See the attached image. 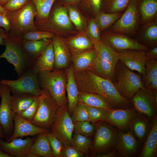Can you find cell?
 I'll return each mask as SVG.
<instances>
[{
    "instance_id": "obj_1",
    "label": "cell",
    "mask_w": 157,
    "mask_h": 157,
    "mask_svg": "<svg viewBox=\"0 0 157 157\" xmlns=\"http://www.w3.org/2000/svg\"><path fill=\"white\" fill-rule=\"evenodd\" d=\"M79 91L100 95L106 98L112 108L125 109L132 107L130 101L119 93L114 84L88 69L74 72Z\"/></svg>"
},
{
    "instance_id": "obj_2",
    "label": "cell",
    "mask_w": 157,
    "mask_h": 157,
    "mask_svg": "<svg viewBox=\"0 0 157 157\" xmlns=\"http://www.w3.org/2000/svg\"><path fill=\"white\" fill-rule=\"evenodd\" d=\"M35 24L38 30L65 38L79 32L70 21L65 6L57 0L54 2L47 18Z\"/></svg>"
},
{
    "instance_id": "obj_3",
    "label": "cell",
    "mask_w": 157,
    "mask_h": 157,
    "mask_svg": "<svg viewBox=\"0 0 157 157\" xmlns=\"http://www.w3.org/2000/svg\"><path fill=\"white\" fill-rule=\"evenodd\" d=\"M4 40L5 49L0 55V58H4L13 65L18 77L34 65L35 60L30 58L23 49L20 37L10 31Z\"/></svg>"
},
{
    "instance_id": "obj_4",
    "label": "cell",
    "mask_w": 157,
    "mask_h": 157,
    "mask_svg": "<svg viewBox=\"0 0 157 157\" xmlns=\"http://www.w3.org/2000/svg\"><path fill=\"white\" fill-rule=\"evenodd\" d=\"M38 79L42 89L46 90L60 107L67 104L66 86L67 75L65 69H54L40 72Z\"/></svg>"
},
{
    "instance_id": "obj_5",
    "label": "cell",
    "mask_w": 157,
    "mask_h": 157,
    "mask_svg": "<svg viewBox=\"0 0 157 157\" xmlns=\"http://www.w3.org/2000/svg\"><path fill=\"white\" fill-rule=\"evenodd\" d=\"M115 76L116 88L122 96L129 101L144 87L141 74L133 72L119 60L115 66Z\"/></svg>"
},
{
    "instance_id": "obj_6",
    "label": "cell",
    "mask_w": 157,
    "mask_h": 157,
    "mask_svg": "<svg viewBox=\"0 0 157 157\" xmlns=\"http://www.w3.org/2000/svg\"><path fill=\"white\" fill-rule=\"evenodd\" d=\"M37 10L31 0L21 9L15 12H9L7 15L10 24V31L20 37L24 33L38 30L35 20Z\"/></svg>"
},
{
    "instance_id": "obj_7",
    "label": "cell",
    "mask_w": 157,
    "mask_h": 157,
    "mask_svg": "<svg viewBox=\"0 0 157 157\" xmlns=\"http://www.w3.org/2000/svg\"><path fill=\"white\" fill-rule=\"evenodd\" d=\"M38 73L34 65L17 79H3L0 83L7 86L13 94H26L39 96L42 89L38 81Z\"/></svg>"
},
{
    "instance_id": "obj_8",
    "label": "cell",
    "mask_w": 157,
    "mask_h": 157,
    "mask_svg": "<svg viewBox=\"0 0 157 157\" xmlns=\"http://www.w3.org/2000/svg\"><path fill=\"white\" fill-rule=\"evenodd\" d=\"M42 89L38 108L31 122L37 126L50 131L59 106L46 90Z\"/></svg>"
},
{
    "instance_id": "obj_9",
    "label": "cell",
    "mask_w": 157,
    "mask_h": 157,
    "mask_svg": "<svg viewBox=\"0 0 157 157\" xmlns=\"http://www.w3.org/2000/svg\"><path fill=\"white\" fill-rule=\"evenodd\" d=\"M140 24V17L137 8V0H130L120 17L108 30L130 37L135 35Z\"/></svg>"
},
{
    "instance_id": "obj_10",
    "label": "cell",
    "mask_w": 157,
    "mask_h": 157,
    "mask_svg": "<svg viewBox=\"0 0 157 157\" xmlns=\"http://www.w3.org/2000/svg\"><path fill=\"white\" fill-rule=\"evenodd\" d=\"M91 146L94 153H105L114 148L118 130L104 121L97 123Z\"/></svg>"
},
{
    "instance_id": "obj_11",
    "label": "cell",
    "mask_w": 157,
    "mask_h": 157,
    "mask_svg": "<svg viewBox=\"0 0 157 157\" xmlns=\"http://www.w3.org/2000/svg\"><path fill=\"white\" fill-rule=\"evenodd\" d=\"M74 123L68 110V104L59 107L50 131L62 142L64 146L72 145Z\"/></svg>"
},
{
    "instance_id": "obj_12",
    "label": "cell",
    "mask_w": 157,
    "mask_h": 157,
    "mask_svg": "<svg viewBox=\"0 0 157 157\" xmlns=\"http://www.w3.org/2000/svg\"><path fill=\"white\" fill-rule=\"evenodd\" d=\"M138 113L150 119L156 115L157 101L153 91L147 87L140 88L130 100Z\"/></svg>"
},
{
    "instance_id": "obj_13",
    "label": "cell",
    "mask_w": 157,
    "mask_h": 157,
    "mask_svg": "<svg viewBox=\"0 0 157 157\" xmlns=\"http://www.w3.org/2000/svg\"><path fill=\"white\" fill-rule=\"evenodd\" d=\"M10 96L8 87L0 83V126L3 129L6 141L12 135L14 128L13 118L15 113L10 107Z\"/></svg>"
},
{
    "instance_id": "obj_14",
    "label": "cell",
    "mask_w": 157,
    "mask_h": 157,
    "mask_svg": "<svg viewBox=\"0 0 157 157\" xmlns=\"http://www.w3.org/2000/svg\"><path fill=\"white\" fill-rule=\"evenodd\" d=\"M101 36L118 52L129 49L147 51L150 49L136 40L123 33L113 32L106 30L101 32Z\"/></svg>"
},
{
    "instance_id": "obj_15",
    "label": "cell",
    "mask_w": 157,
    "mask_h": 157,
    "mask_svg": "<svg viewBox=\"0 0 157 157\" xmlns=\"http://www.w3.org/2000/svg\"><path fill=\"white\" fill-rule=\"evenodd\" d=\"M140 144L131 131L118 129L115 148L120 156L130 157L137 156L140 151Z\"/></svg>"
},
{
    "instance_id": "obj_16",
    "label": "cell",
    "mask_w": 157,
    "mask_h": 157,
    "mask_svg": "<svg viewBox=\"0 0 157 157\" xmlns=\"http://www.w3.org/2000/svg\"><path fill=\"white\" fill-rule=\"evenodd\" d=\"M146 51L136 49L120 51L118 52L119 60L131 70L138 72L143 78L145 75V65L148 60Z\"/></svg>"
},
{
    "instance_id": "obj_17",
    "label": "cell",
    "mask_w": 157,
    "mask_h": 157,
    "mask_svg": "<svg viewBox=\"0 0 157 157\" xmlns=\"http://www.w3.org/2000/svg\"><path fill=\"white\" fill-rule=\"evenodd\" d=\"M138 113L132 106L125 109L112 108L108 110L104 122L122 131H128Z\"/></svg>"
},
{
    "instance_id": "obj_18",
    "label": "cell",
    "mask_w": 157,
    "mask_h": 157,
    "mask_svg": "<svg viewBox=\"0 0 157 157\" xmlns=\"http://www.w3.org/2000/svg\"><path fill=\"white\" fill-rule=\"evenodd\" d=\"M36 137L24 139L17 138L9 142L0 138V148L12 157H26Z\"/></svg>"
},
{
    "instance_id": "obj_19",
    "label": "cell",
    "mask_w": 157,
    "mask_h": 157,
    "mask_svg": "<svg viewBox=\"0 0 157 157\" xmlns=\"http://www.w3.org/2000/svg\"><path fill=\"white\" fill-rule=\"evenodd\" d=\"M55 58V69H65L71 62L72 54L65 38L55 35L52 39Z\"/></svg>"
},
{
    "instance_id": "obj_20",
    "label": "cell",
    "mask_w": 157,
    "mask_h": 157,
    "mask_svg": "<svg viewBox=\"0 0 157 157\" xmlns=\"http://www.w3.org/2000/svg\"><path fill=\"white\" fill-rule=\"evenodd\" d=\"M13 121V132L12 135L6 141L8 142L19 137L35 136L50 131L35 126L31 122L24 119L16 113H15Z\"/></svg>"
},
{
    "instance_id": "obj_21",
    "label": "cell",
    "mask_w": 157,
    "mask_h": 157,
    "mask_svg": "<svg viewBox=\"0 0 157 157\" xmlns=\"http://www.w3.org/2000/svg\"><path fill=\"white\" fill-rule=\"evenodd\" d=\"M135 35L137 41L148 48L157 46V19L141 24Z\"/></svg>"
},
{
    "instance_id": "obj_22",
    "label": "cell",
    "mask_w": 157,
    "mask_h": 157,
    "mask_svg": "<svg viewBox=\"0 0 157 157\" xmlns=\"http://www.w3.org/2000/svg\"><path fill=\"white\" fill-rule=\"evenodd\" d=\"M66 69L67 79L66 89L68 110L71 115L78 103L79 90L75 79L74 71L72 65Z\"/></svg>"
},
{
    "instance_id": "obj_23",
    "label": "cell",
    "mask_w": 157,
    "mask_h": 157,
    "mask_svg": "<svg viewBox=\"0 0 157 157\" xmlns=\"http://www.w3.org/2000/svg\"><path fill=\"white\" fill-rule=\"evenodd\" d=\"M142 150L139 155L140 157H155L157 152V117L152 118L150 130L143 143Z\"/></svg>"
},
{
    "instance_id": "obj_24",
    "label": "cell",
    "mask_w": 157,
    "mask_h": 157,
    "mask_svg": "<svg viewBox=\"0 0 157 157\" xmlns=\"http://www.w3.org/2000/svg\"><path fill=\"white\" fill-rule=\"evenodd\" d=\"M150 119L138 114L131 122L129 129L140 144L143 143L151 128Z\"/></svg>"
},
{
    "instance_id": "obj_25",
    "label": "cell",
    "mask_w": 157,
    "mask_h": 157,
    "mask_svg": "<svg viewBox=\"0 0 157 157\" xmlns=\"http://www.w3.org/2000/svg\"><path fill=\"white\" fill-rule=\"evenodd\" d=\"M92 41L96 56L115 66L119 60V52L110 46L101 37L98 41Z\"/></svg>"
},
{
    "instance_id": "obj_26",
    "label": "cell",
    "mask_w": 157,
    "mask_h": 157,
    "mask_svg": "<svg viewBox=\"0 0 157 157\" xmlns=\"http://www.w3.org/2000/svg\"><path fill=\"white\" fill-rule=\"evenodd\" d=\"M65 38L72 55L94 48L92 40L84 32H79L74 35Z\"/></svg>"
},
{
    "instance_id": "obj_27",
    "label": "cell",
    "mask_w": 157,
    "mask_h": 157,
    "mask_svg": "<svg viewBox=\"0 0 157 157\" xmlns=\"http://www.w3.org/2000/svg\"><path fill=\"white\" fill-rule=\"evenodd\" d=\"M115 66L96 55L92 63L87 69L109 80L114 84L115 81Z\"/></svg>"
},
{
    "instance_id": "obj_28",
    "label": "cell",
    "mask_w": 157,
    "mask_h": 157,
    "mask_svg": "<svg viewBox=\"0 0 157 157\" xmlns=\"http://www.w3.org/2000/svg\"><path fill=\"white\" fill-rule=\"evenodd\" d=\"M78 102L87 106L109 110L112 108L108 101L103 96L95 93L79 91Z\"/></svg>"
},
{
    "instance_id": "obj_29",
    "label": "cell",
    "mask_w": 157,
    "mask_h": 157,
    "mask_svg": "<svg viewBox=\"0 0 157 157\" xmlns=\"http://www.w3.org/2000/svg\"><path fill=\"white\" fill-rule=\"evenodd\" d=\"M55 58L51 41L35 60L34 66L38 72L54 69Z\"/></svg>"
},
{
    "instance_id": "obj_30",
    "label": "cell",
    "mask_w": 157,
    "mask_h": 157,
    "mask_svg": "<svg viewBox=\"0 0 157 157\" xmlns=\"http://www.w3.org/2000/svg\"><path fill=\"white\" fill-rule=\"evenodd\" d=\"M95 56L94 48L72 55L71 62L74 72L88 69Z\"/></svg>"
},
{
    "instance_id": "obj_31",
    "label": "cell",
    "mask_w": 157,
    "mask_h": 157,
    "mask_svg": "<svg viewBox=\"0 0 157 157\" xmlns=\"http://www.w3.org/2000/svg\"><path fill=\"white\" fill-rule=\"evenodd\" d=\"M141 24L157 19V0H137Z\"/></svg>"
},
{
    "instance_id": "obj_32",
    "label": "cell",
    "mask_w": 157,
    "mask_h": 157,
    "mask_svg": "<svg viewBox=\"0 0 157 157\" xmlns=\"http://www.w3.org/2000/svg\"><path fill=\"white\" fill-rule=\"evenodd\" d=\"M47 133H41L37 135L28 152L34 154L38 157H54L47 138Z\"/></svg>"
},
{
    "instance_id": "obj_33",
    "label": "cell",
    "mask_w": 157,
    "mask_h": 157,
    "mask_svg": "<svg viewBox=\"0 0 157 157\" xmlns=\"http://www.w3.org/2000/svg\"><path fill=\"white\" fill-rule=\"evenodd\" d=\"M51 39L41 40H25L21 39L22 47L28 55L35 60L46 49Z\"/></svg>"
},
{
    "instance_id": "obj_34",
    "label": "cell",
    "mask_w": 157,
    "mask_h": 157,
    "mask_svg": "<svg viewBox=\"0 0 157 157\" xmlns=\"http://www.w3.org/2000/svg\"><path fill=\"white\" fill-rule=\"evenodd\" d=\"M65 6L67 8L69 18L76 29L78 32H84L88 21L81 13V10L77 4Z\"/></svg>"
},
{
    "instance_id": "obj_35",
    "label": "cell",
    "mask_w": 157,
    "mask_h": 157,
    "mask_svg": "<svg viewBox=\"0 0 157 157\" xmlns=\"http://www.w3.org/2000/svg\"><path fill=\"white\" fill-rule=\"evenodd\" d=\"M38 97L26 94H13L10 97V107L18 113L28 108Z\"/></svg>"
},
{
    "instance_id": "obj_36",
    "label": "cell",
    "mask_w": 157,
    "mask_h": 157,
    "mask_svg": "<svg viewBox=\"0 0 157 157\" xmlns=\"http://www.w3.org/2000/svg\"><path fill=\"white\" fill-rule=\"evenodd\" d=\"M122 13H107L101 10L94 17L101 32L108 29L119 19Z\"/></svg>"
},
{
    "instance_id": "obj_37",
    "label": "cell",
    "mask_w": 157,
    "mask_h": 157,
    "mask_svg": "<svg viewBox=\"0 0 157 157\" xmlns=\"http://www.w3.org/2000/svg\"><path fill=\"white\" fill-rule=\"evenodd\" d=\"M35 4L37 15L35 22L42 21L47 18L55 0H31Z\"/></svg>"
},
{
    "instance_id": "obj_38",
    "label": "cell",
    "mask_w": 157,
    "mask_h": 157,
    "mask_svg": "<svg viewBox=\"0 0 157 157\" xmlns=\"http://www.w3.org/2000/svg\"><path fill=\"white\" fill-rule=\"evenodd\" d=\"M130 0H102L101 10L105 13L123 12Z\"/></svg>"
},
{
    "instance_id": "obj_39",
    "label": "cell",
    "mask_w": 157,
    "mask_h": 157,
    "mask_svg": "<svg viewBox=\"0 0 157 157\" xmlns=\"http://www.w3.org/2000/svg\"><path fill=\"white\" fill-rule=\"evenodd\" d=\"M92 143L91 138L76 133L72 136V145L84 154L88 152Z\"/></svg>"
},
{
    "instance_id": "obj_40",
    "label": "cell",
    "mask_w": 157,
    "mask_h": 157,
    "mask_svg": "<svg viewBox=\"0 0 157 157\" xmlns=\"http://www.w3.org/2000/svg\"><path fill=\"white\" fill-rule=\"evenodd\" d=\"M96 128L95 125L89 121L76 122L74 123L73 132L91 138L94 135Z\"/></svg>"
},
{
    "instance_id": "obj_41",
    "label": "cell",
    "mask_w": 157,
    "mask_h": 157,
    "mask_svg": "<svg viewBox=\"0 0 157 157\" xmlns=\"http://www.w3.org/2000/svg\"><path fill=\"white\" fill-rule=\"evenodd\" d=\"M102 0H80L77 4L82 11L90 13L93 17L101 10Z\"/></svg>"
},
{
    "instance_id": "obj_42",
    "label": "cell",
    "mask_w": 157,
    "mask_h": 157,
    "mask_svg": "<svg viewBox=\"0 0 157 157\" xmlns=\"http://www.w3.org/2000/svg\"><path fill=\"white\" fill-rule=\"evenodd\" d=\"M157 76V60L149 59L145 65V75L142 79L144 87H147L151 81Z\"/></svg>"
},
{
    "instance_id": "obj_43",
    "label": "cell",
    "mask_w": 157,
    "mask_h": 157,
    "mask_svg": "<svg viewBox=\"0 0 157 157\" xmlns=\"http://www.w3.org/2000/svg\"><path fill=\"white\" fill-rule=\"evenodd\" d=\"M71 118L74 122L89 121V119L87 106L78 102L72 114Z\"/></svg>"
},
{
    "instance_id": "obj_44",
    "label": "cell",
    "mask_w": 157,
    "mask_h": 157,
    "mask_svg": "<svg viewBox=\"0 0 157 157\" xmlns=\"http://www.w3.org/2000/svg\"><path fill=\"white\" fill-rule=\"evenodd\" d=\"M53 34L45 31L38 30L26 32L21 36L22 40H41L51 39L54 36Z\"/></svg>"
},
{
    "instance_id": "obj_45",
    "label": "cell",
    "mask_w": 157,
    "mask_h": 157,
    "mask_svg": "<svg viewBox=\"0 0 157 157\" xmlns=\"http://www.w3.org/2000/svg\"><path fill=\"white\" fill-rule=\"evenodd\" d=\"M89 121L94 124L104 121L108 110L99 108L87 106Z\"/></svg>"
},
{
    "instance_id": "obj_46",
    "label": "cell",
    "mask_w": 157,
    "mask_h": 157,
    "mask_svg": "<svg viewBox=\"0 0 157 157\" xmlns=\"http://www.w3.org/2000/svg\"><path fill=\"white\" fill-rule=\"evenodd\" d=\"M84 33L92 41H98L101 38V31L94 17L88 20Z\"/></svg>"
},
{
    "instance_id": "obj_47",
    "label": "cell",
    "mask_w": 157,
    "mask_h": 157,
    "mask_svg": "<svg viewBox=\"0 0 157 157\" xmlns=\"http://www.w3.org/2000/svg\"><path fill=\"white\" fill-rule=\"evenodd\" d=\"M48 139L54 157H62L64 145L60 140L50 131L47 133Z\"/></svg>"
},
{
    "instance_id": "obj_48",
    "label": "cell",
    "mask_w": 157,
    "mask_h": 157,
    "mask_svg": "<svg viewBox=\"0 0 157 157\" xmlns=\"http://www.w3.org/2000/svg\"><path fill=\"white\" fill-rule=\"evenodd\" d=\"M40 100L39 96L35 99L28 108L17 114L24 119L31 122L38 110Z\"/></svg>"
},
{
    "instance_id": "obj_49",
    "label": "cell",
    "mask_w": 157,
    "mask_h": 157,
    "mask_svg": "<svg viewBox=\"0 0 157 157\" xmlns=\"http://www.w3.org/2000/svg\"><path fill=\"white\" fill-rule=\"evenodd\" d=\"M31 0H10L3 8L9 12L18 11L24 7Z\"/></svg>"
},
{
    "instance_id": "obj_50",
    "label": "cell",
    "mask_w": 157,
    "mask_h": 157,
    "mask_svg": "<svg viewBox=\"0 0 157 157\" xmlns=\"http://www.w3.org/2000/svg\"><path fill=\"white\" fill-rule=\"evenodd\" d=\"M83 156V154L72 145L64 146L62 154V157H82Z\"/></svg>"
},
{
    "instance_id": "obj_51",
    "label": "cell",
    "mask_w": 157,
    "mask_h": 157,
    "mask_svg": "<svg viewBox=\"0 0 157 157\" xmlns=\"http://www.w3.org/2000/svg\"><path fill=\"white\" fill-rule=\"evenodd\" d=\"M0 26L3 28L8 33L11 26L9 21L6 14L0 10Z\"/></svg>"
},
{
    "instance_id": "obj_52",
    "label": "cell",
    "mask_w": 157,
    "mask_h": 157,
    "mask_svg": "<svg viewBox=\"0 0 157 157\" xmlns=\"http://www.w3.org/2000/svg\"><path fill=\"white\" fill-rule=\"evenodd\" d=\"M146 55L148 60H157V46L146 51Z\"/></svg>"
},
{
    "instance_id": "obj_53",
    "label": "cell",
    "mask_w": 157,
    "mask_h": 157,
    "mask_svg": "<svg viewBox=\"0 0 157 157\" xmlns=\"http://www.w3.org/2000/svg\"><path fill=\"white\" fill-rule=\"evenodd\" d=\"M105 153H105L103 154L99 155L97 156V157H114L120 156L115 148Z\"/></svg>"
},
{
    "instance_id": "obj_54",
    "label": "cell",
    "mask_w": 157,
    "mask_h": 157,
    "mask_svg": "<svg viewBox=\"0 0 157 157\" xmlns=\"http://www.w3.org/2000/svg\"><path fill=\"white\" fill-rule=\"evenodd\" d=\"M8 37L7 33L3 28L0 26V45H5V40Z\"/></svg>"
},
{
    "instance_id": "obj_55",
    "label": "cell",
    "mask_w": 157,
    "mask_h": 157,
    "mask_svg": "<svg viewBox=\"0 0 157 157\" xmlns=\"http://www.w3.org/2000/svg\"><path fill=\"white\" fill-rule=\"evenodd\" d=\"M152 90L157 91V76L153 78L147 87Z\"/></svg>"
},
{
    "instance_id": "obj_56",
    "label": "cell",
    "mask_w": 157,
    "mask_h": 157,
    "mask_svg": "<svg viewBox=\"0 0 157 157\" xmlns=\"http://www.w3.org/2000/svg\"><path fill=\"white\" fill-rule=\"evenodd\" d=\"M62 4L65 5L69 4H78L80 0H57Z\"/></svg>"
},
{
    "instance_id": "obj_57",
    "label": "cell",
    "mask_w": 157,
    "mask_h": 157,
    "mask_svg": "<svg viewBox=\"0 0 157 157\" xmlns=\"http://www.w3.org/2000/svg\"><path fill=\"white\" fill-rule=\"evenodd\" d=\"M0 157H12L3 151L0 148Z\"/></svg>"
},
{
    "instance_id": "obj_58",
    "label": "cell",
    "mask_w": 157,
    "mask_h": 157,
    "mask_svg": "<svg viewBox=\"0 0 157 157\" xmlns=\"http://www.w3.org/2000/svg\"><path fill=\"white\" fill-rule=\"evenodd\" d=\"M10 1V0H0V6L3 7Z\"/></svg>"
},
{
    "instance_id": "obj_59",
    "label": "cell",
    "mask_w": 157,
    "mask_h": 157,
    "mask_svg": "<svg viewBox=\"0 0 157 157\" xmlns=\"http://www.w3.org/2000/svg\"><path fill=\"white\" fill-rule=\"evenodd\" d=\"M0 138H5L3 129L0 126Z\"/></svg>"
},
{
    "instance_id": "obj_60",
    "label": "cell",
    "mask_w": 157,
    "mask_h": 157,
    "mask_svg": "<svg viewBox=\"0 0 157 157\" xmlns=\"http://www.w3.org/2000/svg\"><path fill=\"white\" fill-rule=\"evenodd\" d=\"M0 10L2 12L7 15L9 11L4 8L3 7L0 6Z\"/></svg>"
},
{
    "instance_id": "obj_61",
    "label": "cell",
    "mask_w": 157,
    "mask_h": 157,
    "mask_svg": "<svg viewBox=\"0 0 157 157\" xmlns=\"http://www.w3.org/2000/svg\"><path fill=\"white\" fill-rule=\"evenodd\" d=\"M26 157H38L36 155L33 153L28 152L26 155Z\"/></svg>"
}]
</instances>
